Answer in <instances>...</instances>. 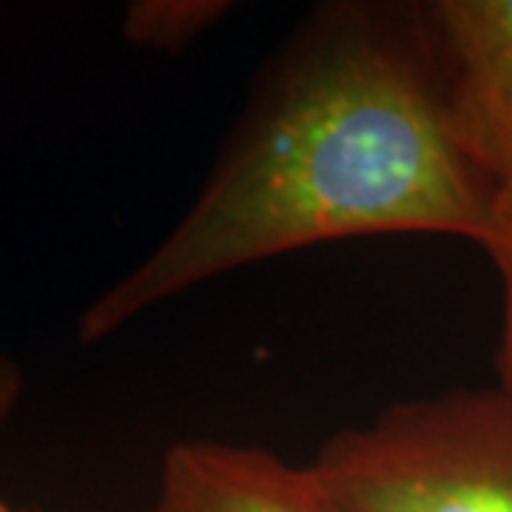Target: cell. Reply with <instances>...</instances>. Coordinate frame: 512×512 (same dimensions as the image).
<instances>
[{"instance_id":"obj_2","label":"cell","mask_w":512,"mask_h":512,"mask_svg":"<svg viewBox=\"0 0 512 512\" xmlns=\"http://www.w3.org/2000/svg\"><path fill=\"white\" fill-rule=\"evenodd\" d=\"M308 470L339 512H512V384L390 404Z\"/></svg>"},{"instance_id":"obj_3","label":"cell","mask_w":512,"mask_h":512,"mask_svg":"<svg viewBox=\"0 0 512 512\" xmlns=\"http://www.w3.org/2000/svg\"><path fill=\"white\" fill-rule=\"evenodd\" d=\"M441 69L458 151L498 188H512V0L421 3Z\"/></svg>"},{"instance_id":"obj_1","label":"cell","mask_w":512,"mask_h":512,"mask_svg":"<svg viewBox=\"0 0 512 512\" xmlns=\"http://www.w3.org/2000/svg\"><path fill=\"white\" fill-rule=\"evenodd\" d=\"M498 191L450 134L424 6H319L259 77L197 200L83 311L80 339L322 242L444 234L484 248Z\"/></svg>"},{"instance_id":"obj_5","label":"cell","mask_w":512,"mask_h":512,"mask_svg":"<svg viewBox=\"0 0 512 512\" xmlns=\"http://www.w3.org/2000/svg\"><path fill=\"white\" fill-rule=\"evenodd\" d=\"M225 0H137L126 9L123 37L154 52H183L228 15Z\"/></svg>"},{"instance_id":"obj_6","label":"cell","mask_w":512,"mask_h":512,"mask_svg":"<svg viewBox=\"0 0 512 512\" xmlns=\"http://www.w3.org/2000/svg\"><path fill=\"white\" fill-rule=\"evenodd\" d=\"M484 251L501 282V333H498L495 370H498V382L512 384V188L498 191L493 231L484 242Z\"/></svg>"},{"instance_id":"obj_4","label":"cell","mask_w":512,"mask_h":512,"mask_svg":"<svg viewBox=\"0 0 512 512\" xmlns=\"http://www.w3.org/2000/svg\"><path fill=\"white\" fill-rule=\"evenodd\" d=\"M151 512H339L311 476L274 450L237 441H177L163 456Z\"/></svg>"},{"instance_id":"obj_7","label":"cell","mask_w":512,"mask_h":512,"mask_svg":"<svg viewBox=\"0 0 512 512\" xmlns=\"http://www.w3.org/2000/svg\"><path fill=\"white\" fill-rule=\"evenodd\" d=\"M20 387H23V382H20L18 367L0 359V421L6 419L12 413V407L18 404Z\"/></svg>"},{"instance_id":"obj_8","label":"cell","mask_w":512,"mask_h":512,"mask_svg":"<svg viewBox=\"0 0 512 512\" xmlns=\"http://www.w3.org/2000/svg\"><path fill=\"white\" fill-rule=\"evenodd\" d=\"M0 512H20V510H15V507H9V504H6V501L0 498Z\"/></svg>"}]
</instances>
